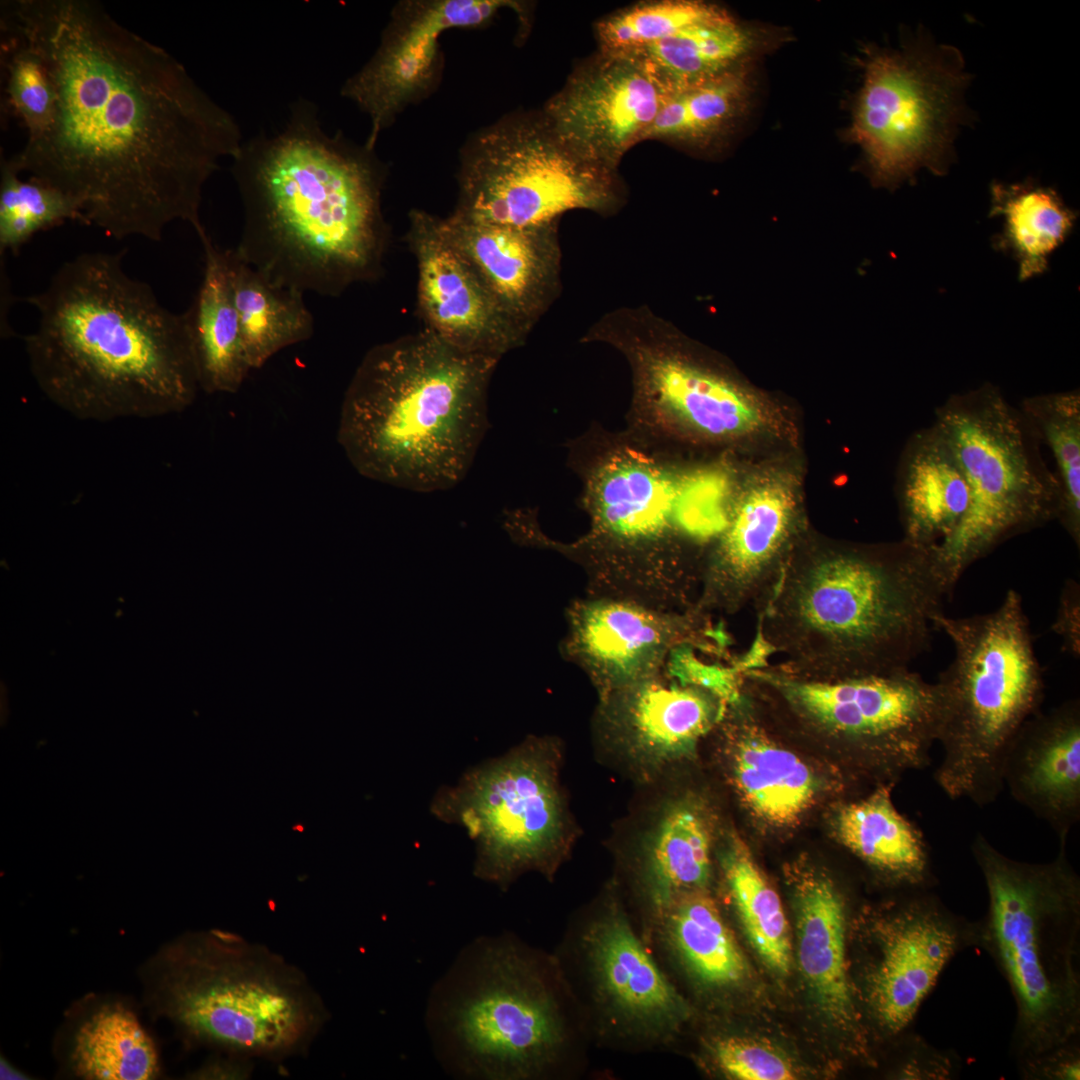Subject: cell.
Segmentation results:
<instances>
[{
	"label": "cell",
	"instance_id": "30bf717a",
	"mask_svg": "<svg viewBox=\"0 0 1080 1080\" xmlns=\"http://www.w3.org/2000/svg\"><path fill=\"white\" fill-rule=\"evenodd\" d=\"M953 645V659L935 682L937 737L943 758L934 775L951 799L992 803L1004 787L1008 748L1039 711L1044 682L1021 595L1005 594L992 612L935 618Z\"/></svg>",
	"mask_w": 1080,
	"mask_h": 1080
},
{
	"label": "cell",
	"instance_id": "8992f818",
	"mask_svg": "<svg viewBox=\"0 0 1080 1080\" xmlns=\"http://www.w3.org/2000/svg\"><path fill=\"white\" fill-rule=\"evenodd\" d=\"M670 444L630 429L589 431L569 444L589 528L569 544L542 535L539 547L580 563L591 596L670 611L694 605L701 565L686 557V549L706 545L690 510L692 468L671 458Z\"/></svg>",
	"mask_w": 1080,
	"mask_h": 1080
},
{
	"label": "cell",
	"instance_id": "7dc6e473",
	"mask_svg": "<svg viewBox=\"0 0 1080 1080\" xmlns=\"http://www.w3.org/2000/svg\"><path fill=\"white\" fill-rule=\"evenodd\" d=\"M254 1060L229 1053L218 1052L198 1069L191 1072L190 1079H234L250 1078Z\"/></svg>",
	"mask_w": 1080,
	"mask_h": 1080
},
{
	"label": "cell",
	"instance_id": "8fae6325",
	"mask_svg": "<svg viewBox=\"0 0 1080 1080\" xmlns=\"http://www.w3.org/2000/svg\"><path fill=\"white\" fill-rule=\"evenodd\" d=\"M934 425L970 490L961 524L937 546L942 575L953 591L966 569L996 546L1057 518L1059 484L1022 413L990 383L952 395L937 408Z\"/></svg>",
	"mask_w": 1080,
	"mask_h": 1080
},
{
	"label": "cell",
	"instance_id": "d6a6232c",
	"mask_svg": "<svg viewBox=\"0 0 1080 1080\" xmlns=\"http://www.w3.org/2000/svg\"><path fill=\"white\" fill-rule=\"evenodd\" d=\"M199 240L204 251L203 276L187 311L200 388L207 394H233L252 369L243 345L226 250L217 247L207 232Z\"/></svg>",
	"mask_w": 1080,
	"mask_h": 1080
},
{
	"label": "cell",
	"instance_id": "1f68e13d",
	"mask_svg": "<svg viewBox=\"0 0 1080 1080\" xmlns=\"http://www.w3.org/2000/svg\"><path fill=\"white\" fill-rule=\"evenodd\" d=\"M970 502V490L955 455L934 423L917 432L901 473L900 504L904 540L940 546L956 532Z\"/></svg>",
	"mask_w": 1080,
	"mask_h": 1080
},
{
	"label": "cell",
	"instance_id": "d6986e66",
	"mask_svg": "<svg viewBox=\"0 0 1080 1080\" xmlns=\"http://www.w3.org/2000/svg\"><path fill=\"white\" fill-rule=\"evenodd\" d=\"M504 9L528 24V5L513 0H403L396 3L373 56L341 88V95L370 119L366 146L408 106L438 87L444 58L441 35L454 28L486 26Z\"/></svg>",
	"mask_w": 1080,
	"mask_h": 1080
},
{
	"label": "cell",
	"instance_id": "f546056e",
	"mask_svg": "<svg viewBox=\"0 0 1080 1080\" xmlns=\"http://www.w3.org/2000/svg\"><path fill=\"white\" fill-rule=\"evenodd\" d=\"M643 937L674 985L683 979L702 993L720 995L746 978L744 955L708 889L678 896Z\"/></svg>",
	"mask_w": 1080,
	"mask_h": 1080
},
{
	"label": "cell",
	"instance_id": "e0dca14e",
	"mask_svg": "<svg viewBox=\"0 0 1080 1080\" xmlns=\"http://www.w3.org/2000/svg\"><path fill=\"white\" fill-rule=\"evenodd\" d=\"M738 672L815 732L848 741L897 769L929 764L939 732L940 695L936 683L909 668L836 680L802 678L769 662Z\"/></svg>",
	"mask_w": 1080,
	"mask_h": 1080
},
{
	"label": "cell",
	"instance_id": "ba28073f",
	"mask_svg": "<svg viewBox=\"0 0 1080 1080\" xmlns=\"http://www.w3.org/2000/svg\"><path fill=\"white\" fill-rule=\"evenodd\" d=\"M143 1002L190 1046L279 1062L309 1050L328 1020L306 975L222 929L184 932L138 970Z\"/></svg>",
	"mask_w": 1080,
	"mask_h": 1080
},
{
	"label": "cell",
	"instance_id": "2e32d148",
	"mask_svg": "<svg viewBox=\"0 0 1080 1080\" xmlns=\"http://www.w3.org/2000/svg\"><path fill=\"white\" fill-rule=\"evenodd\" d=\"M866 60L849 136L863 150L872 180L892 186L921 168L945 174L966 118L969 75L959 52L922 41Z\"/></svg>",
	"mask_w": 1080,
	"mask_h": 1080
},
{
	"label": "cell",
	"instance_id": "f35d334b",
	"mask_svg": "<svg viewBox=\"0 0 1080 1080\" xmlns=\"http://www.w3.org/2000/svg\"><path fill=\"white\" fill-rule=\"evenodd\" d=\"M749 82L744 65L672 93L642 141L704 146L720 138L746 108Z\"/></svg>",
	"mask_w": 1080,
	"mask_h": 1080
},
{
	"label": "cell",
	"instance_id": "5b68a950",
	"mask_svg": "<svg viewBox=\"0 0 1080 1080\" xmlns=\"http://www.w3.org/2000/svg\"><path fill=\"white\" fill-rule=\"evenodd\" d=\"M500 359L426 329L371 348L343 397L337 440L363 477L429 493L458 485L488 430Z\"/></svg>",
	"mask_w": 1080,
	"mask_h": 1080
},
{
	"label": "cell",
	"instance_id": "4316f807",
	"mask_svg": "<svg viewBox=\"0 0 1080 1080\" xmlns=\"http://www.w3.org/2000/svg\"><path fill=\"white\" fill-rule=\"evenodd\" d=\"M628 861L633 903L642 936L681 894L708 889L712 827L704 807L690 797L665 802Z\"/></svg>",
	"mask_w": 1080,
	"mask_h": 1080
},
{
	"label": "cell",
	"instance_id": "3957f363",
	"mask_svg": "<svg viewBox=\"0 0 1080 1080\" xmlns=\"http://www.w3.org/2000/svg\"><path fill=\"white\" fill-rule=\"evenodd\" d=\"M318 116L298 100L232 158L244 216L233 251L275 284L333 297L379 270L386 169L375 149L327 133Z\"/></svg>",
	"mask_w": 1080,
	"mask_h": 1080
},
{
	"label": "cell",
	"instance_id": "b9f144b4",
	"mask_svg": "<svg viewBox=\"0 0 1080 1080\" xmlns=\"http://www.w3.org/2000/svg\"><path fill=\"white\" fill-rule=\"evenodd\" d=\"M723 9L696 0L647 1L608 15L596 25L600 52L630 55Z\"/></svg>",
	"mask_w": 1080,
	"mask_h": 1080
},
{
	"label": "cell",
	"instance_id": "c3c4849f",
	"mask_svg": "<svg viewBox=\"0 0 1080 1080\" xmlns=\"http://www.w3.org/2000/svg\"><path fill=\"white\" fill-rule=\"evenodd\" d=\"M26 1075L9 1065L7 1061H1V1079H26Z\"/></svg>",
	"mask_w": 1080,
	"mask_h": 1080
},
{
	"label": "cell",
	"instance_id": "ffe728a7",
	"mask_svg": "<svg viewBox=\"0 0 1080 1080\" xmlns=\"http://www.w3.org/2000/svg\"><path fill=\"white\" fill-rule=\"evenodd\" d=\"M694 605L681 611L591 596L568 610L564 650L597 688L600 700L664 671L681 645L723 656L728 638Z\"/></svg>",
	"mask_w": 1080,
	"mask_h": 1080
},
{
	"label": "cell",
	"instance_id": "bcb514c9",
	"mask_svg": "<svg viewBox=\"0 0 1080 1080\" xmlns=\"http://www.w3.org/2000/svg\"><path fill=\"white\" fill-rule=\"evenodd\" d=\"M1079 585L1073 580L1065 584L1052 629L1063 641V647L1075 657L1080 651Z\"/></svg>",
	"mask_w": 1080,
	"mask_h": 1080
},
{
	"label": "cell",
	"instance_id": "7a4b0ae2",
	"mask_svg": "<svg viewBox=\"0 0 1080 1080\" xmlns=\"http://www.w3.org/2000/svg\"><path fill=\"white\" fill-rule=\"evenodd\" d=\"M125 252L82 253L26 298L24 337L41 392L76 419H150L185 411L201 390L189 313H173L127 274Z\"/></svg>",
	"mask_w": 1080,
	"mask_h": 1080
},
{
	"label": "cell",
	"instance_id": "f1b7e54d",
	"mask_svg": "<svg viewBox=\"0 0 1080 1080\" xmlns=\"http://www.w3.org/2000/svg\"><path fill=\"white\" fill-rule=\"evenodd\" d=\"M720 721L730 752L731 780L742 801L769 824L788 826L799 820L816 798L817 779L752 715L742 685L739 699L725 706Z\"/></svg>",
	"mask_w": 1080,
	"mask_h": 1080
},
{
	"label": "cell",
	"instance_id": "5bb4252c",
	"mask_svg": "<svg viewBox=\"0 0 1080 1080\" xmlns=\"http://www.w3.org/2000/svg\"><path fill=\"white\" fill-rule=\"evenodd\" d=\"M455 213L515 227L559 222L573 210L614 212L617 171L576 154L542 111L512 113L472 134L461 150Z\"/></svg>",
	"mask_w": 1080,
	"mask_h": 1080
},
{
	"label": "cell",
	"instance_id": "52a82bcc",
	"mask_svg": "<svg viewBox=\"0 0 1080 1080\" xmlns=\"http://www.w3.org/2000/svg\"><path fill=\"white\" fill-rule=\"evenodd\" d=\"M426 1022L439 1061L468 1079H569L593 1044L555 954L511 933L460 952L431 991Z\"/></svg>",
	"mask_w": 1080,
	"mask_h": 1080
},
{
	"label": "cell",
	"instance_id": "d4e9b609",
	"mask_svg": "<svg viewBox=\"0 0 1080 1080\" xmlns=\"http://www.w3.org/2000/svg\"><path fill=\"white\" fill-rule=\"evenodd\" d=\"M600 701L604 735L644 775L694 755L726 706L712 692L682 685L660 673Z\"/></svg>",
	"mask_w": 1080,
	"mask_h": 1080
},
{
	"label": "cell",
	"instance_id": "277c9868",
	"mask_svg": "<svg viewBox=\"0 0 1080 1080\" xmlns=\"http://www.w3.org/2000/svg\"><path fill=\"white\" fill-rule=\"evenodd\" d=\"M795 545L772 597L758 613L745 669L779 663L813 680L909 668L930 646L935 618L952 592L936 545Z\"/></svg>",
	"mask_w": 1080,
	"mask_h": 1080
},
{
	"label": "cell",
	"instance_id": "8d00e7d4",
	"mask_svg": "<svg viewBox=\"0 0 1080 1080\" xmlns=\"http://www.w3.org/2000/svg\"><path fill=\"white\" fill-rule=\"evenodd\" d=\"M753 47L751 33L723 10L630 55L642 57L671 95L742 65Z\"/></svg>",
	"mask_w": 1080,
	"mask_h": 1080
},
{
	"label": "cell",
	"instance_id": "4fadbf2b",
	"mask_svg": "<svg viewBox=\"0 0 1080 1080\" xmlns=\"http://www.w3.org/2000/svg\"><path fill=\"white\" fill-rule=\"evenodd\" d=\"M554 954L593 1044L629 1053L666 1051L694 1016L616 883L573 917Z\"/></svg>",
	"mask_w": 1080,
	"mask_h": 1080
},
{
	"label": "cell",
	"instance_id": "cb8c5ba5",
	"mask_svg": "<svg viewBox=\"0 0 1080 1080\" xmlns=\"http://www.w3.org/2000/svg\"><path fill=\"white\" fill-rule=\"evenodd\" d=\"M443 238L464 258L504 313L530 333L561 293L558 225L483 223L453 212L436 217Z\"/></svg>",
	"mask_w": 1080,
	"mask_h": 1080
},
{
	"label": "cell",
	"instance_id": "9c48e42d",
	"mask_svg": "<svg viewBox=\"0 0 1080 1080\" xmlns=\"http://www.w3.org/2000/svg\"><path fill=\"white\" fill-rule=\"evenodd\" d=\"M1066 839L1059 838L1047 863L1011 859L982 834L972 842L988 894L977 946L993 958L1014 998L1018 1065L1079 1037L1080 879Z\"/></svg>",
	"mask_w": 1080,
	"mask_h": 1080
},
{
	"label": "cell",
	"instance_id": "484cf974",
	"mask_svg": "<svg viewBox=\"0 0 1080 1080\" xmlns=\"http://www.w3.org/2000/svg\"><path fill=\"white\" fill-rule=\"evenodd\" d=\"M1003 782L1018 803L1067 837L1080 818V705L1067 701L1035 713L1004 761Z\"/></svg>",
	"mask_w": 1080,
	"mask_h": 1080
},
{
	"label": "cell",
	"instance_id": "7c38bea8",
	"mask_svg": "<svg viewBox=\"0 0 1080 1080\" xmlns=\"http://www.w3.org/2000/svg\"><path fill=\"white\" fill-rule=\"evenodd\" d=\"M560 763L555 739L530 737L435 793L431 814L475 844L477 878L505 890L527 872L551 880L567 859L573 832Z\"/></svg>",
	"mask_w": 1080,
	"mask_h": 1080
},
{
	"label": "cell",
	"instance_id": "f6af8a7d",
	"mask_svg": "<svg viewBox=\"0 0 1080 1080\" xmlns=\"http://www.w3.org/2000/svg\"><path fill=\"white\" fill-rule=\"evenodd\" d=\"M1021 1076L1036 1080H1078L1080 1050L1078 1040L1059 1046L1018 1065Z\"/></svg>",
	"mask_w": 1080,
	"mask_h": 1080
},
{
	"label": "cell",
	"instance_id": "ac0fdd59",
	"mask_svg": "<svg viewBox=\"0 0 1080 1080\" xmlns=\"http://www.w3.org/2000/svg\"><path fill=\"white\" fill-rule=\"evenodd\" d=\"M893 908L865 921L863 939L871 951L855 991L862 1024L869 1019L887 1038L910 1025L955 955L977 946L976 923L956 916L927 888Z\"/></svg>",
	"mask_w": 1080,
	"mask_h": 1080
},
{
	"label": "cell",
	"instance_id": "7402d4cb",
	"mask_svg": "<svg viewBox=\"0 0 1080 1080\" xmlns=\"http://www.w3.org/2000/svg\"><path fill=\"white\" fill-rule=\"evenodd\" d=\"M669 96L642 57L600 52L574 69L542 113L581 158L617 171Z\"/></svg>",
	"mask_w": 1080,
	"mask_h": 1080
},
{
	"label": "cell",
	"instance_id": "4dcf8cb0",
	"mask_svg": "<svg viewBox=\"0 0 1080 1080\" xmlns=\"http://www.w3.org/2000/svg\"><path fill=\"white\" fill-rule=\"evenodd\" d=\"M55 1054L69 1076L85 1080H147L160 1074L154 1039L124 998L86 995L66 1012Z\"/></svg>",
	"mask_w": 1080,
	"mask_h": 1080
},
{
	"label": "cell",
	"instance_id": "6da1fadb",
	"mask_svg": "<svg viewBox=\"0 0 1080 1080\" xmlns=\"http://www.w3.org/2000/svg\"><path fill=\"white\" fill-rule=\"evenodd\" d=\"M1 30L41 58L52 119L9 162L69 196L106 235L198 237L202 191L243 143L234 117L163 48L91 0H6Z\"/></svg>",
	"mask_w": 1080,
	"mask_h": 1080
},
{
	"label": "cell",
	"instance_id": "e575fe53",
	"mask_svg": "<svg viewBox=\"0 0 1080 1080\" xmlns=\"http://www.w3.org/2000/svg\"><path fill=\"white\" fill-rule=\"evenodd\" d=\"M234 303L251 369L261 368L275 354L304 342L314 333V319L303 292L271 282L226 250Z\"/></svg>",
	"mask_w": 1080,
	"mask_h": 1080
},
{
	"label": "cell",
	"instance_id": "836d02e7",
	"mask_svg": "<svg viewBox=\"0 0 1080 1080\" xmlns=\"http://www.w3.org/2000/svg\"><path fill=\"white\" fill-rule=\"evenodd\" d=\"M891 784L878 785L836 814L838 840L874 870L913 888L931 882L930 856L921 831L896 808Z\"/></svg>",
	"mask_w": 1080,
	"mask_h": 1080
},
{
	"label": "cell",
	"instance_id": "9a60e30c",
	"mask_svg": "<svg viewBox=\"0 0 1080 1080\" xmlns=\"http://www.w3.org/2000/svg\"><path fill=\"white\" fill-rule=\"evenodd\" d=\"M582 342L609 345L626 359L632 431L671 443L684 435L723 441L760 423L751 396L725 372L700 360L674 325L648 306L605 313Z\"/></svg>",
	"mask_w": 1080,
	"mask_h": 1080
},
{
	"label": "cell",
	"instance_id": "60d3db41",
	"mask_svg": "<svg viewBox=\"0 0 1080 1080\" xmlns=\"http://www.w3.org/2000/svg\"><path fill=\"white\" fill-rule=\"evenodd\" d=\"M20 172L4 159L0 177V252L19 253L37 233L67 221L88 225L77 204L58 189Z\"/></svg>",
	"mask_w": 1080,
	"mask_h": 1080
},
{
	"label": "cell",
	"instance_id": "74e56055",
	"mask_svg": "<svg viewBox=\"0 0 1080 1080\" xmlns=\"http://www.w3.org/2000/svg\"><path fill=\"white\" fill-rule=\"evenodd\" d=\"M718 862L730 902L749 942L773 970L789 972L791 934L778 893L739 836H727Z\"/></svg>",
	"mask_w": 1080,
	"mask_h": 1080
},
{
	"label": "cell",
	"instance_id": "83f0119b",
	"mask_svg": "<svg viewBox=\"0 0 1080 1080\" xmlns=\"http://www.w3.org/2000/svg\"><path fill=\"white\" fill-rule=\"evenodd\" d=\"M798 961L818 1008L867 1054L868 1036L857 1006L846 954V912L833 882L815 870L794 879Z\"/></svg>",
	"mask_w": 1080,
	"mask_h": 1080
},
{
	"label": "cell",
	"instance_id": "7bdbcfd3",
	"mask_svg": "<svg viewBox=\"0 0 1080 1080\" xmlns=\"http://www.w3.org/2000/svg\"><path fill=\"white\" fill-rule=\"evenodd\" d=\"M4 36L9 102L27 129V139L36 138L51 122L54 87L40 56L18 40Z\"/></svg>",
	"mask_w": 1080,
	"mask_h": 1080
},
{
	"label": "cell",
	"instance_id": "ee69618b",
	"mask_svg": "<svg viewBox=\"0 0 1080 1080\" xmlns=\"http://www.w3.org/2000/svg\"><path fill=\"white\" fill-rule=\"evenodd\" d=\"M711 1065L726 1077L739 1080H790V1061L773 1047L752 1038L718 1035L706 1043Z\"/></svg>",
	"mask_w": 1080,
	"mask_h": 1080
},
{
	"label": "cell",
	"instance_id": "44dd1931",
	"mask_svg": "<svg viewBox=\"0 0 1080 1080\" xmlns=\"http://www.w3.org/2000/svg\"><path fill=\"white\" fill-rule=\"evenodd\" d=\"M799 513L786 481L767 478L735 498L727 523L708 545L695 607L711 615L752 607L772 597L797 544Z\"/></svg>",
	"mask_w": 1080,
	"mask_h": 1080
},
{
	"label": "cell",
	"instance_id": "ab89813d",
	"mask_svg": "<svg viewBox=\"0 0 1080 1080\" xmlns=\"http://www.w3.org/2000/svg\"><path fill=\"white\" fill-rule=\"evenodd\" d=\"M1020 412L1038 440L1052 452L1059 484L1057 518L1074 543L1080 544V394L1078 390L1037 395L1021 403Z\"/></svg>",
	"mask_w": 1080,
	"mask_h": 1080
},
{
	"label": "cell",
	"instance_id": "d590c367",
	"mask_svg": "<svg viewBox=\"0 0 1080 1080\" xmlns=\"http://www.w3.org/2000/svg\"><path fill=\"white\" fill-rule=\"evenodd\" d=\"M991 193L990 216L1004 219L993 247L1017 261L1020 281L1044 273L1051 253L1072 231L1077 213L1054 189L1032 181L994 183Z\"/></svg>",
	"mask_w": 1080,
	"mask_h": 1080
},
{
	"label": "cell",
	"instance_id": "603a6c76",
	"mask_svg": "<svg viewBox=\"0 0 1080 1080\" xmlns=\"http://www.w3.org/2000/svg\"><path fill=\"white\" fill-rule=\"evenodd\" d=\"M407 241L416 258L424 329L466 352L501 359L529 335L499 307L464 258L443 238L436 216L409 214Z\"/></svg>",
	"mask_w": 1080,
	"mask_h": 1080
}]
</instances>
